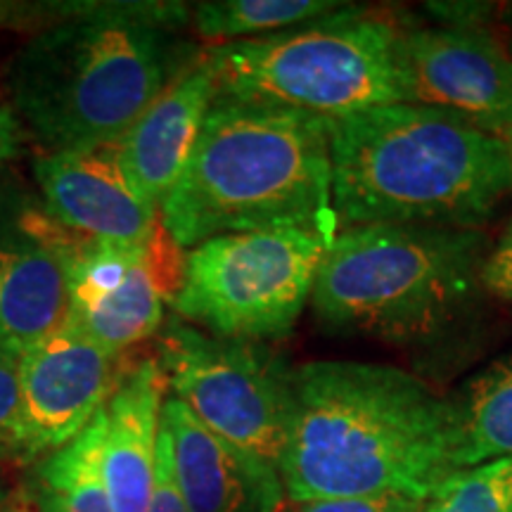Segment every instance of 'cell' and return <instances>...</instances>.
I'll use <instances>...</instances> for the list:
<instances>
[{
	"label": "cell",
	"instance_id": "30bf717a",
	"mask_svg": "<svg viewBox=\"0 0 512 512\" xmlns=\"http://www.w3.org/2000/svg\"><path fill=\"white\" fill-rule=\"evenodd\" d=\"M406 100L437 107L482 131L512 136V50L479 29L401 31Z\"/></svg>",
	"mask_w": 512,
	"mask_h": 512
},
{
	"label": "cell",
	"instance_id": "8fae6325",
	"mask_svg": "<svg viewBox=\"0 0 512 512\" xmlns=\"http://www.w3.org/2000/svg\"><path fill=\"white\" fill-rule=\"evenodd\" d=\"M72 230L0 190V347L22 356L69 318L64 249Z\"/></svg>",
	"mask_w": 512,
	"mask_h": 512
},
{
	"label": "cell",
	"instance_id": "ac0fdd59",
	"mask_svg": "<svg viewBox=\"0 0 512 512\" xmlns=\"http://www.w3.org/2000/svg\"><path fill=\"white\" fill-rule=\"evenodd\" d=\"M342 8L337 0H209L195 5L192 24L204 41L223 46L280 34Z\"/></svg>",
	"mask_w": 512,
	"mask_h": 512
},
{
	"label": "cell",
	"instance_id": "52a82bcc",
	"mask_svg": "<svg viewBox=\"0 0 512 512\" xmlns=\"http://www.w3.org/2000/svg\"><path fill=\"white\" fill-rule=\"evenodd\" d=\"M335 238L275 228L211 238L185 252L174 316L214 337L273 342L290 335Z\"/></svg>",
	"mask_w": 512,
	"mask_h": 512
},
{
	"label": "cell",
	"instance_id": "2e32d148",
	"mask_svg": "<svg viewBox=\"0 0 512 512\" xmlns=\"http://www.w3.org/2000/svg\"><path fill=\"white\" fill-rule=\"evenodd\" d=\"M448 411L456 470L512 456V354L472 377Z\"/></svg>",
	"mask_w": 512,
	"mask_h": 512
},
{
	"label": "cell",
	"instance_id": "7c38bea8",
	"mask_svg": "<svg viewBox=\"0 0 512 512\" xmlns=\"http://www.w3.org/2000/svg\"><path fill=\"white\" fill-rule=\"evenodd\" d=\"M34 181L48 214L83 238L145 249L176 245L159 209L128 183L107 150L46 152L36 157Z\"/></svg>",
	"mask_w": 512,
	"mask_h": 512
},
{
	"label": "cell",
	"instance_id": "cb8c5ba5",
	"mask_svg": "<svg viewBox=\"0 0 512 512\" xmlns=\"http://www.w3.org/2000/svg\"><path fill=\"white\" fill-rule=\"evenodd\" d=\"M24 152V126L12 110V105H5L0 100V171L10 162L22 157Z\"/></svg>",
	"mask_w": 512,
	"mask_h": 512
},
{
	"label": "cell",
	"instance_id": "484cf974",
	"mask_svg": "<svg viewBox=\"0 0 512 512\" xmlns=\"http://www.w3.org/2000/svg\"><path fill=\"white\" fill-rule=\"evenodd\" d=\"M5 501V491H3V486H0V503Z\"/></svg>",
	"mask_w": 512,
	"mask_h": 512
},
{
	"label": "cell",
	"instance_id": "ba28073f",
	"mask_svg": "<svg viewBox=\"0 0 512 512\" xmlns=\"http://www.w3.org/2000/svg\"><path fill=\"white\" fill-rule=\"evenodd\" d=\"M169 392L216 437L280 475L290 427V370L266 344L223 339L181 318L159 335Z\"/></svg>",
	"mask_w": 512,
	"mask_h": 512
},
{
	"label": "cell",
	"instance_id": "3957f363",
	"mask_svg": "<svg viewBox=\"0 0 512 512\" xmlns=\"http://www.w3.org/2000/svg\"><path fill=\"white\" fill-rule=\"evenodd\" d=\"M183 252L211 238L311 228L335 238L332 121L294 107L216 98L159 207Z\"/></svg>",
	"mask_w": 512,
	"mask_h": 512
},
{
	"label": "cell",
	"instance_id": "ffe728a7",
	"mask_svg": "<svg viewBox=\"0 0 512 512\" xmlns=\"http://www.w3.org/2000/svg\"><path fill=\"white\" fill-rule=\"evenodd\" d=\"M19 358L0 347V456L10 458L19 425Z\"/></svg>",
	"mask_w": 512,
	"mask_h": 512
},
{
	"label": "cell",
	"instance_id": "8992f818",
	"mask_svg": "<svg viewBox=\"0 0 512 512\" xmlns=\"http://www.w3.org/2000/svg\"><path fill=\"white\" fill-rule=\"evenodd\" d=\"M401 29L387 19L342 8L280 34L207 50L219 95L294 107L335 124L406 100Z\"/></svg>",
	"mask_w": 512,
	"mask_h": 512
},
{
	"label": "cell",
	"instance_id": "d4e9b609",
	"mask_svg": "<svg viewBox=\"0 0 512 512\" xmlns=\"http://www.w3.org/2000/svg\"><path fill=\"white\" fill-rule=\"evenodd\" d=\"M17 15H19L17 5L3 3V0H0V27H5V24H10L12 19H15Z\"/></svg>",
	"mask_w": 512,
	"mask_h": 512
},
{
	"label": "cell",
	"instance_id": "603a6c76",
	"mask_svg": "<svg viewBox=\"0 0 512 512\" xmlns=\"http://www.w3.org/2000/svg\"><path fill=\"white\" fill-rule=\"evenodd\" d=\"M482 285L496 297L512 302V223L503 233L494 252L486 256L482 268Z\"/></svg>",
	"mask_w": 512,
	"mask_h": 512
},
{
	"label": "cell",
	"instance_id": "9c48e42d",
	"mask_svg": "<svg viewBox=\"0 0 512 512\" xmlns=\"http://www.w3.org/2000/svg\"><path fill=\"white\" fill-rule=\"evenodd\" d=\"M126 363L69 320L22 354L12 458L38 463L79 437L112 399Z\"/></svg>",
	"mask_w": 512,
	"mask_h": 512
},
{
	"label": "cell",
	"instance_id": "277c9868",
	"mask_svg": "<svg viewBox=\"0 0 512 512\" xmlns=\"http://www.w3.org/2000/svg\"><path fill=\"white\" fill-rule=\"evenodd\" d=\"M512 192V143L437 107H375L332 124L339 228H475Z\"/></svg>",
	"mask_w": 512,
	"mask_h": 512
},
{
	"label": "cell",
	"instance_id": "d6986e66",
	"mask_svg": "<svg viewBox=\"0 0 512 512\" xmlns=\"http://www.w3.org/2000/svg\"><path fill=\"white\" fill-rule=\"evenodd\" d=\"M422 512H512V456L451 472Z\"/></svg>",
	"mask_w": 512,
	"mask_h": 512
},
{
	"label": "cell",
	"instance_id": "5b68a950",
	"mask_svg": "<svg viewBox=\"0 0 512 512\" xmlns=\"http://www.w3.org/2000/svg\"><path fill=\"white\" fill-rule=\"evenodd\" d=\"M484 261L475 228H342L318 266L311 306L342 335L422 342L475 302Z\"/></svg>",
	"mask_w": 512,
	"mask_h": 512
},
{
	"label": "cell",
	"instance_id": "9a60e30c",
	"mask_svg": "<svg viewBox=\"0 0 512 512\" xmlns=\"http://www.w3.org/2000/svg\"><path fill=\"white\" fill-rule=\"evenodd\" d=\"M169 380L157 356L126 363L107 401L102 475L114 512H147L155 479V456Z\"/></svg>",
	"mask_w": 512,
	"mask_h": 512
},
{
	"label": "cell",
	"instance_id": "6da1fadb",
	"mask_svg": "<svg viewBox=\"0 0 512 512\" xmlns=\"http://www.w3.org/2000/svg\"><path fill=\"white\" fill-rule=\"evenodd\" d=\"M280 482L292 503L399 494L425 503L456 472L448 401L394 366L311 361L290 370Z\"/></svg>",
	"mask_w": 512,
	"mask_h": 512
},
{
	"label": "cell",
	"instance_id": "4fadbf2b",
	"mask_svg": "<svg viewBox=\"0 0 512 512\" xmlns=\"http://www.w3.org/2000/svg\"><path fill=\"white\" fill-rule=\"evenodd\" d=\"M219 86L204 53L178 74L117 143L102 147L128 183L159 209L181 178Z\"/></svg>",
	"mask_w": 512,
	"mask_h": 512
},
{
	"label": "cell",
	"instance_id": "5bb4252c",
	"mask_svg": "<svg viewBox=\"0 0 512 512\" xmlns=\"http://www.w3.org/2000/svg\"><path fill=\"white\" fill-rule=\"evenodd\" d=\"M171 458L188 512H280V475L252 463L207 430L183 401L169 394L162 408Z\"/></svg>",
	"mask_w": 512,
	"mask_h": 512
},
{
	"label": "cell",
	"instance_id": "7a4b0ae2",
	"mask_svg": "<svg viewBox=\"0 0 512 512\" xmlns=\"http://www.w3.org/2000/svg\"><path fill=\"white\" fill-rule=\"evenodd\" d=\"M62 17L19 50L12 110L46 152L110 147L200 55L176 31L185 3L76 0L48 3Z\"/></svg>",
	"mask_w": 512,
	"mask_h": 512
},
{
	"label": "cell",
	"instance_id": "44dd1931",
	"mask_svg": "<svg viewBox=\"0 0 512 512\" xmlns=\"http://www.w3.org/2000/svg\"><path fill=\"white\" fill-rule=\"evenodd\" d=\"M147 512H188L178 486L174 458H171V441L169 432L159 422L157 437V456H155V479H152V496Z\"/></svg>",
	"mask_w": 512,
	"mask_h": 512
},
{
	"label": "cell",
	"instance_id": "e0dca14e",
	"mask_svg": "<svg viewBox=\"0 0 512 512\" xmlns=\"http://www.w3.org/2000/svg\"><path fill=\"white\" fill-rule=\"evenodd\" d=\"M105 408L74 441L38 460L34 498L38 512H114L102 475Z\"/></svg>",
	"mask_w": 512,
	"mask_h": 512
},
{
	"label": "cell",
	"instance_id": "7402d4cb",
	"mask_svg": "<svg viewBox=\"0 0 512 512\" xmlns=\"http://www.w3.org/2000/svg\"><path fill=\"white\" fill-rule=\"evenodd\" d=\"M425 503L399 494L323 498V501L297 503L294 512H422Z\"/></svg>",
	"mask_w": 512,
	"mask_h": 512
}]
</instances>
